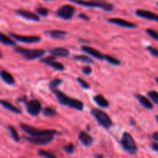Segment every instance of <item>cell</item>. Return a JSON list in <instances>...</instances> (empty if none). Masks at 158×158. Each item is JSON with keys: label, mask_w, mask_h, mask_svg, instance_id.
I'll list each match as a JSON object with an SVG mask.
<instances>
[{"label": "cell", "mask_w": 158, "mask_h": 158, "mask_svg": "<svg viewBox=\"0 0 158 158\" xmlns=\"http://www.w3.org/2000/svg\"><path fill=\"white\" fill-rule=\"evenodd\" d=\"M121 146L127 152L129 153L130 154H135L137 151V146L136 142L134 141V138H133L132 135L128 132L123 133V136H122L121 141Z\"/></svg>", "instance_id": "obj_4"}, {"label": "cell", "mask_w": 158, "mask_h": 158, "mask_svg": "<svg viewBox=\"0 0 158 158\" xmlns=\"http://www.w3.org/2000/svg\"><path fill=\"white\" fill-rule=\"evenodd\" d=\"M39 156L40 157H46V158H56V156L55 154H52L50 152H48L46 151H43V150H40L38 152Z\"/></svg>", "instance_id": "obj_29"}, {"label": "cell", "mask_w": 158, "mask_h": 158, "mask_svg": "<svg viewBox=\"0 0 158 158\" xmlns=\"http://www.w3.org/2000/svg\"><path fill=\"white\" fill-rule=\"evenodd\" d=\"M91 114L95 117L99 124L103 127L108 129V128L111 127V126L113 125L112 120L104 111L95 108V109H93L91 110Z\"/></svg>", "instance_id": "obj_5"}, {"label": "cell", "mask_w": 158, "mask_h": 158, "mask_svg": "<svg viewBox=\"0 0 158 158\" xmlns=\"http://www.w3.org/2000/svg\"><path fill=\"white\" fill-rule=\"evenodd\" d=\"M110 23L112 24L117 25V26H122V27L129 28V29H132V28H135L137 25L133 23L132 22L127 21V20L123 19L120 18H110L107 20Z\"/></svg>", "instance_id": "obj_13"}, {"label": "cell", "mask_w": 158, "mask_h": 158, "mask_svg": "<svg viewBox=\"0 0 158 158\" xmlns=\"http://www.w3.org/2000/svg\"><path fill=\"white\" fill-rule=\"evenodd\" d=\"M79 140L82 143V144H83L86 147H89L92 144L93 141H94V139L91 137L89 134H88L86 132L84 131H81L79 134Z\"/></svg>", "instance_id": "obj_16"}, {"label": "cell", "mask_w": 158, "mask_h": 158, "mask_svg": "<svg viewBox=\"0 0 158 158\" xmlns=\"http://www.w3.org/2000/svg\"><path fill=\"white\" fill-rule=\"evenodd\" d=\"M156 120H157V121L158 123V115H156Z\"/></svg>", "instance_id": "obj_42"}, {"label": "cell", "mask_w": 158, "mask_h": 158, "mask_svg": "<svg viewBox=\"0 0 158 158\" xmlns=\"http://www.w3.org/2000/svg\"><path fill=\"white\" fill-rule=\"evenodd\" d=\"M0 104H1L3 107L6 108V110L14 113V114H22L21 110L19 109L18 107H16V106H14L13 104H12V103H9V102L6 101V100H0Z\"/></svg>", "instance_id": "obj_18"}, {"label": "cell", "mask_w": 158, "mask_h": 158, "mask_svg": "<svg viewBox=\"0 0 158 158\" xmlns=\"http://www.w3.org/2000/svg\"><path fill=\"white\" fill-rule=\"evenodd\" d=\"M151 148L154 150V151H155L156 152L158 153V143H151Z\"/></svg>", "instance_id": "obj_38"}, {"label": "cell", "mask_w": 158, "mask_h": 158, "mask_svg": "<svg viewBox=\"0 0 158 158\" xmlns=\"http://www.w3.org/2000/svg\"><path fill=\"white\" fill-rule=\"evenodd\" d=\"M74 150H75V146L73 143H68L64 146V151L66 154H72L74 152Z\"/></svg>", "instance_id": "obj_32"}, {"label": "cell", "mask_w": 158, "mask_h": 158, "mask_svg": "<svg viewBox=\"0 0 158 158\" xmlns=\"http://www.w3.org/2000/svg\"><path fill=\"white\" fill-rule=\"evenodd\" d=\"M26 110H27V112L30 115L35 117V116L38 115L40 113V111H41V103H40V101L38 100H35V99L31 100L26 104Z\"/></svg>", "instance_id": "obj_9"}, {"label": "cell", "mask_w": 158, "mask_h": 158, "mask_svg": "<svg viewBox=\"0 0 158 158\" xmlns=\"http://www.w3.org/2000/svg\"><path fill=\"white\" fill-rule=\"evenodd\" d=\"M2 52H1V50H0V59L2 58Z\"/></svg>", "instance_id": "obj_41"}, {"label": "cell", "mask_w": 158, "mask_h": 158, "mask_svg": "<svg viewBox=\"0 0 158 158\" xmlns=\"http://www.w3.org/2000/svg\"><path fill=\"white\" fill-rule=\"evenodd\" d=\"M51 90L55 94V96L56 97L57 100H58L59 103L60 104L67 106L71 108H74V109L77 110H83V107H84V105H83L82 101L77 100V99L71 98V97H68L64 93L59 90L57 88H52V89H51Z\"/></svg>", "instance_id": "obj_1"}, {"label": "cell", "mask_w": 158, "mask_h": 158, "mask_svg": "<svg viewBox=\"0 0 158 158\" xmlns=\"http://www.w3.org/2000/svg\"><path fill=\"white\" fill-rule=\"evenodd\" d=\"M20 127L26 133L29 134L32 137H39V136H48V135H60V133L55 130H40L36 129L30 125L26 123H21Z\"/></svg>", "instance_id": "obj_2"}, {"label": "cell", "mask_w": 158, "mask_h": 158, "mask_svg": "<svg viewBox=\"0 0 158 158\" xmlns=\"http://www.w3.org/2000/svg\"><path fill=\"white\" fill-rule=\"evenodd\" d=\"M43 114H44V116L46 117H53L56 114V111L54 109H52V107H45L43 110Z\"/></svg>", "instance_id": "obj_27"}, {"label": "cell", "mask_w": 158, "mask_h": 158, "mask_svg": "<svg viewBox=\"0 0 158 158\" xmlns=\"http://www.w3.org/2000/svg\"><path fill=\"white\" fill-rule=\"evenodd\" d=\"M47 33L50 35L51 37L55 39H60L63 38L65 35H66V32L63 30H50L49 32H47Z\"/></svg>", "instance_id": "obj_23"}, {"label": "cell", "mask_w": 158, "mask_h": 158, "mask_svg": "<svg viewBox=\"0 0 158 158\" xmlns=\"http://www.w3.org/2000/svg\"><path fill=\"white\" fill-rule=\"evenodd\" d=\"M95 157H103V155H100V154H96Z\"/></svg>", "instance_id": "obj_40"}, {"label": "cell", "mask_w": 158, "mask_h": 158, "mask_svg": "<svg viewBox=\"0 0 158 158\" xmlns=\"http://www.w3.org/2000/svg\"><path fill=\"white\" fill-rule=\"evenodd\" d=\"M146 32L150 35V36L152 37L154 40L158 41V32H156L155 30H154V29H147Z\"/></svg>", "instance_id": "obj_33"}, {"label": "cell", "mask_w": 158, "mask_h": 158, "mask_svg": "<svg viewBox=\"0 0 158 158\" xmlns=\"http://www.w3.org/2000/svg\"><path fill=\"white\" fill-rule=\"evenodd\" d=\"M69 1L80 5V6H86V7L100 8L106 12H110L114 9V6L107 2H100L97 1H84V0H69Z\"/></svg>", "instance_id": "obj_6"}, {"label": "cell", "mask_w": 158, "mask_h": 158, "mask_svg": "<svg viewBox=\"0 0 158 158\" xmlns=\"http://www.w3.org/2000/svg\"><path fill=\"white\" fill-rule=\"evenodd\" d=\"M26 140L30 143L37 145H45L50 143L53 140V135L48 136H39V137H26Z\"/></svg>", "instance_id": "obj_10"}, {"label": "cell", "mask_w": 158, "mask_h": 158, "mask_svg": "<svg viewBox=\"0 0 158 158\" xmlns=\"http://www.w3.org/2000/svg\"><path fill=\"white\" fill-rule=\"evenodd\" d=\"M75 13V7L70 5H64L56 11L57 16L64 19H70Z\"/></svg>", "instance_id": "obj_7"}, {"label": "cell", "mask_w": 158, "mask_h": 158, "mask_svg": "<svg viewBox=\"0 0 158 158\" xmlns=\"http://www.w3.org/2000/svg\"><path fill=\"white\" fill-rule=\"evenodd\" d=\"M0 77L5 83L9 85H13L15 82L12 74L4 69H0Z\"/></svg>", "instance_id": "obj_17"}, {"label": "cell", "mask_w": 158, "mask_h": 158, "mask_svg": "<svg viewBox=\"0 0 158 158\" xmlns=\"http://www.w3.org/2000/svg\"><path fill=\"white\" fill-rule=\"evenodd\" d=\"M15 12H16L17 15L26 19L32 20V21H40V16L34 12H29L27 10H23V9H17Z\"/></svg>", "instance_id": "obj_14"}, {"label": "cell", "mask_w": 158, "mask_h": 158, "mask_svg": "<svg viewBox=\"0 0 158 158\" xmlns=\"http://www.w3.org/2000/svg\"><path fill=\"white\" fill-rule=\"evenodd\" d=\"M45 1H51V0H45Z\"/></svg>", "instance_id": "obj_44"}, {"label": "cell", "mask_w": 158, "mask_h": 158, "mask_svg": "<svg viewBox=\"0 0 158 158\" xmlns=\"http://www.w3.org/2000/svg\"><path fill=\"white\" fill-rule=\"evenodd\" d=\"M157 5H158V2H157Z\"/></svg>", "instance_id": "obj_45"}, {"label": "cell", "mask_w": 158, "mask_h": 158, "mask_svg": "<svg viewBox=\"0 0 158 158\" xmlns=\"http://www.w3.org/2000/svg\"><path fill=\"white\" fill-rule=\"evenodd\" d=\"M8 130H9V133H10L11 137L12 138V140H13L15 142H19L20 137H19V135L18 134V132L16 131V130L12 126H9Z\"/></svg>", "instance_id": "obj_24"}, {"label": "cell", "mask_w": 158, "mask_h": 158, "mask_svg": "<svg viewBox=\"0 0 158 158\" xmlns=\"http://www.w3.org/2000/svg\"><path fill=\"white\" fill-rule=\"evenodd\" d=\"M49 52H50L52 55L56 56L66 57L69 55V50L63 47H56L53 48V49H49Z\"/></svg>", "instance_id": "obj_19"}, {"label": "cell", "mask_w": 158, "mask_h": 158, "mask_svg": "<svg viewBox=\"0 0 158 158\" xmlns=\"http://www.w3.org/2000/svg\"><path fill=\"white\" fill-rule=\"evenodd\" d=\"M9 35H11V36L13 37L16 41L20 42V43H38L41 40V38L40 36H37V35H17L13 32H10Z\"/></svg>", "instance_id": "obj_8"}, {"label": "cell", "mask_w": 158, "mask_h": 158, "mask_svg": "<svg viewBox=\"0 0 158 158\" xmlns=\"http://www.w3.org/2000/svg\"><path fill=\"white\" fill-rule=\"evenodd\" d=\"M40 62L46 63L48 66L56 69V70L62 71L64 69V66L61 63H59V62L56 61V57L53 55L50 56H47L46 58H43L40 60Z\"/></svg>", "instance_id": "obj_11"}, {"label": "cell", "mask_w": 158, "mask_h": 158, "mask_svg": "<svg viewBox=\"0 0 158 158\" xmlns=\"http://www.w3.org/2000/svg\"><path fill=\"white\" fill-rule=\"evenodd\" d=\"M14 50H15V52H16L17 53L23 56L25 59L29 60H35V59L40 58V57L43 56L45 54L44 49H25V48L21 47V46H16V47L14 49Z\"/></svg>", "instance_id": "obj_3"}, {"label": "cell", "mask_w": 158, "mask_h": 158, "mask_svg": "<svg viewBox=\"0 0 158 158\" xmlns=\"http://www.w3.org/2000/svg\"><path fill=\"white\" fill-rule=\"evenodd\" d=\"M135 97L138 100V101L140 102V104H141L143 106H144L146 109H148V110L153 109L154 106H153L152 103L150 101L149 99H148L146 97L141 95V94H137Z\"/></svg>", "instance_id": "obj_20"}, {"label": "cell", "mask_w": 158, "mask_h": 158, "mask_svg": "<svg viewBox=\"0 0 158 158\" xmlns=\"http://www.w3.org/2000/svg\"><path fill=\"white\" fill-rule=\"evenodd\" d=\"M94 100L95 101V103L98 105L100 107L102 108H106L109 106L110 103L109 101L103 97L101 94H98V95H96L94 97Z\"/></svg>", "instance_id": "obj_21"}, {"label": "cell", "mask_w": 158, "mask_h": 158, "mask_svg": "<svg viewBox=\"0 0 158 158\" xmlns=\"http://www.w3.org/2000/svg\"><path fill=\"white\" fill-rule=\"evenodd\" d=\"M37 13L39 15H42V16H47L48 14H49V9H47L45 7H39L35 9Z\"/></svg>", "instance_id": "obj_31"}, {"label": "cell", "mask_w": 158, "mask_h": 158, "mask_svg": "<svg viewBox=\"0 0 158 158\" xmlns=\"http://www.w3.org/2000/svg\"><path fill=\"white\" fill-rule=\"evenodd\" d=\"M0 43L6 45V46H15V41H13L8 35H5L4 33H2V32H0Z\"/></svg>", "instance_id": "obj_22"}, {"label": "cell", "mask_w": 158, "mask_h": 158, "mask_svg": "<svg viewBox=\"0 0 158 158\" xmlns=\"http://www.w3.org/2000/svg\"><path fill=\"white\" fill-rule=\"evenodd\" d=\"M152 138L154 139L155 141L158 142V132H154V134H152Z\"/></svg>", "instance_id": "obj_39"}, {"label": "cell", "mask_w": 158, "mask_h": 158, "mask_svg": "<svg viewBox=\"0 0 158 158\" xmlns=\"http://www.w3.org/2000/svg\"><path fill=\"white\" fill-rule=\"evenodd\" d=\"M148 96L154 103L158 105V92L155 90H151L148 93Z\"/></svg>", "instance_id": "obj_28"}, {"label": "cell", "mask_w": 158, "mask_h": 158, "mask_svg": "<svg viewBox=\"0 0 158 158\" xmlns=\"http://www.w3.org/2000/svg\"><path fill=\"white\" fill-rule=\"evenodd\" d=\"M155 80H156V82H157V83L158 84V77H157V78L155 79Z\"/></svg>", "instance_id": "obj_43"}, {"label": "cell", "mask_w": 158, "mask_h": 158, "mask_svg": "<svg viewBox=\"0 0 158 158\" xmlns=\"http://www.w3.org/2000/svg\"><path fill=\"white\" fill-rule=\"evenodd\" d=\"M79 18L82 19H84V20H89V17L88 15H86V14H83L81 13L79 15Z\"/></svg>", "instance_id": "obj_37"}, {"label": "cell", "mask_w": 158, "mask_h": 158, "mask_svg": "<svg viewBox=\"0 0 158 158\" xmlns=\"http://www.w3.org/2000/svg\"><path fill=\"white\" fill-rule=\"evenodd\" d=\"M81 49L83 52H86V53L89 54V55L92 56H94V58L97 59V60H103L104 59V56L98 51L97 49H94V48L90 47V46H83L81 47Z\"/></svg>", "instance_id": "obj_15"}, {"label": "cell", "mask_w": 158, "mask_h": 158, "mask_svg": "<svg viewBox=\"0 0 158 158\" xmlns=\"http://www.w3.org/2000/svg\"><path fill=\"white\" fill-rule=\"evenodd\" d=\"M147 49L154 56L157 57L158 58V49H156L155 47H153V46H148L147 47Z\"/></svg>", "instance_id": "obj_35"}, {"label": "cell", "mask_w": 158, "mask_h": 158, "mask_svg": "<svg viewBox=\"0 0 158 158\" xmlns=\"http://www.w3.org/2000/svg\"><path fill=\"white\" fill-rule=\"evenodd\" d=\"M77 82L80 83V86H81L83 88H84V89H89V88L90 87V86H89V83H88L86 81V80H83V79L78 77V78L77 79Z\"/></svg>", "instance_id": "obj_34"}, {"label": "cell", "mask_w": 158, "mask_h": 158, "mask_svg": "<svg viewBox=\"0 0 158 158\" xmlns=\"http://www.w3.org/2000/svg\"><path fill=\"white\" fill-rule=\"evenodd\" d=\"M82 71H83V73L86 74V75H89L90 73H92V68L89 66H84V67H83Z\"/></svg>", "instance_id": "obj_36"}, {"label": "cell", "mask_w": 158, "mask_h": 158, "mask_svg": "<svg viewBox=\"0 0 158 158\" xmlns=\"http://www.w3.org/2000/svg\"><path fill=\"white\" fill-rule=\"evenodd\" d=\"M62 80H60V79L59 78H56L54 79V80H52V81L49 83V88L51 89H52V88H57L59 86H60V84L62 83Z\"/></svg>", "instance_id": "obj_30"}, {"label": "cell", "mask_w": 158, "mask_h": 158, "mask_svg": "<svg viewBox=\"0 0 158 158\" xmlns=\"http://www.w3.org/2000/svg\"><path fill=\"white\" fill-rule=\"evenodd\" d=\"M74 59L77 61H81L85 63H94V60H92L91 58H89V56L85 55H78V56H74Z\"/></svg>", "instance_id": "obj_26"}, {"label": "cell", "mask_w": 158, "mask_h": 158, "mask_svg": "<svg viewBox=\"0 0 158 158\" xmlns=\"http://www.w3.org/2000/svg\"><path fill=\"white\" fill-rule=\"evenodd\" d=\"M104 60L109 63H110V64L114 65V66H119L120 64V60L118 59L115 58V57L112 56L104 55Z\"/></svg>", "instance_id": "obj_25"}, {"label": "cell", "mask_w": 158, "mask_h": 158, "mask_svg": "<svg viewBox=\"0 0 158 158\" xmlns=\"http://www.w3.org/2000/svg\"><path fill=\"white\" fill-rule=\"evenodd\" d=\"M135 14L140 18L146 19L155 21L158 23V15L154 12H151V11L144 10V9H137L135 12Z\"/></svg>", "instance_id": "obj_12"}]
</instances>
